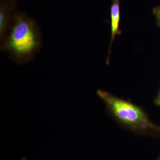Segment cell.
Returning a JSON list of instances; mask_svg holds the SVG:
<instances>
[{
	"label": "cell",
	"instance_id": "obj_4",
	"mask_svg": "<svg viewBox=\"0 0 160 160\" xmlns=\"http://www.w3.org/2000/svg\"><path fill=\"white\" fill-rule=\"evenodd\" d=\"M111 19V42H113L116 36L120 34L119 28L120 19V0H112L110 9Z\"/></svg>",
	"mask_w": 160,
	"mask_h": 160
},
{
	"label": "cell",
	"instance_id": "obj_6",
	"mask_svg": "<svg viewBox=\"0 0 160 160\" xmlns=\"http://www.w3.org/2000/svg\"><path fill=\"white\" fill-rule=\"evenodd\" d=\"M158 18L160 21V8L156 10Z\"/></svg>",
	"mask_w": 160,
	"mask_h": 160
},
{
	"label": "cell",
	"instance_id": "obj_7",
	"mask_svg": "<svg viewBox=\"0 0 160 160\" xmlns=\"http://www.w3.org/2000/svg\"><path fill=\"white\" fill-rule=\"evenodd\" d=\"M158 160H160V157L158 159Z\"/></svg>",
	"mask_w": 160,
	"mask_h": 160
},
{
	"label": "cell",
	"instance_id": "obj_5",
	"mask_svg": "<svg viewBox=\"0 0 160 160\" xmlns=\"http://www.w3.org/2000/svg\"><path fill=\"white\" fill-rule=\"evenodd\" d=\"M155 103L157 105L160 106V92L159 94L158 95L157 98L155 100Z\"/></svg>",
	"mask_w": 160,
	"mask_h": 160
},
{
	"label": "cell",
	"instance_id": "obj_3",
	"mask_svg": "<svg viewBox=\"0 0 160 160\" xmlns=\"http://www.w3.org/2000/svg\"><path fill=\"white\" fill-rule=\"evenodd\" d=\"M16 8V0H1L0 4V36L2 41L10 27Z\"/></svg>",
	"mask_w": 160,
	"mask_h": 160
},
{
	"label": "cell",
	"instance_id": "obj_1",
	"mask_svg": "<svg viewBox=\"0 0 160 160\" xmlns=\"http://www.w3.org/2000/svg\"><path fill=\"white\" fill-rule=\"evenodd\" d=\"M2 41L3 49L16 62L23 64L31 60L39 49L41 35L34 19L17 11Z\"/></svg>",
	"mask_w": 160,
	"mask_h": 160
},
{
	"label": "cell",
	"instance_id": "obj_2",
	"mask_svg": "<svg viewBox=\"0 0 160 160\" xmlns=\"http://www.w3.org/2000/svg\"><path fill=\"white\" fill-rule=\"evenodd\" d=\"M97 94L113 115L124 124L133 127L153 126L142 110L133 104L103 90H98Z\"/></svg>",
	"mask_w": 160,
	"mask_h": 160
}]
</instances>
